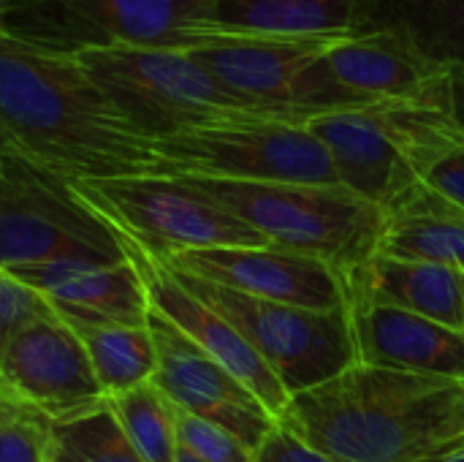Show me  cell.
Instances as JSON below:
<instances>
[{
    "mask_svg": "<svg viewBox=\"0 0 464 462\" xmlns=\"http://www.w3.org/2000/svg\"><path fill=\"white\" fill-rule=\"evenodd\" d=\"M0 158L68 182L158 177L152 142L136 133L79 57L0 33Z\"/></svg>",
    "mask_w": 464,
    "mask_h": 462,
    "instance_id": "6da1fadb",
    "label": "cell"
},
{
    "mask_svg": "<svg viewBox=\"0 0 464 462\" xmlns=\"http://www.w3.org/2000/svg\"><path fill=\"white\" fill-rule=\"evenodd\" d=\"M280 422L334 462H430L464 444V381L353 362Z\"/></svg>",
    "mask_w": 464,
    "mask_h": 462,
    "instance_id": "7a4b0ae2",
    "label": "cell"
},
{
    "mask_svg": "<svg viewBox=\"0 0 464 462\" xmlns=\"http://www.w3.org/2000/svg\"><path fill=\"white\" fill-rule=\"evenodd\" d=\"M253 226L272 248L351 270L378 253L383 210L343 185L177 177Z\"/></svg>",
    "mask_w": 464,
    "mask_h": 462,
    "instance_id": "3957f363",
    "label": "cell"
},
{
    "mask_svg": "<svg viewBox=\"0 0 464 462\" xmlns=\"http://www.w3.org/2000/svg\"><path fill=\"white\" fill-rule=\"evenodd\" d=\"M76 57L125 123L150 142L239 117H275L228 93L190 52L98 49Z\"/></svg>",
    "mask_w": 464,
    "mask_h": 462,
    "instance_id": "277c9868",
    "label": "cell"
},
{
    "mask_svg": "<svg viewBox=\"0 0 464 462\" xmlns=\"http://www.w3.org/2000/svg\"><path fill=\"white\" fill-rule=\"evenodd\" d=\"M215 0H14L3 33L60 54L193 52L215 38Z\"/></svg>",
    "mask_w": 464,
    "mask_h": 462,
    "instance_id": "5b68a950",
    "label": "cell"
},
{
    "mask_svg": "<svg viewBox=\"0 0 464 462\" xmlns=\"http://www.w3.org/2000/svg\"><path fill=\"white\" fill-rule=\"evenodd\" d=\"M158 177L340 185L324 144L302 123L239 117L152 142Z\"/></svg>",
    "mask_w": 464,
    "mask_h": 462,
    "instance_id": "8992f818",
    "label": "cell"
},
{
    "mask_svg": "<svg viewBox=\"0 0 464 462\" xmlns=\"http://www.w3.org/2000/svg\"><path fill=\"white\" fill-rule=\"evenodd\" d=\"M120 231L73 182L5 158L0 188V270L52 261H125Z\"/></svg>",
    "mask_w": 464,
    "mask_h": 462,
    "instance_id": "52a82bcc",
    "label": "cell"
},
{
    "mask_svg": "<svg viewBox=\"0 0 464 462\" xmlns=\"http://www.w3.org/2000/svg\"><path fill=\"white\" fill-rule=\"evenodd\" d=\"M171 272L193 297L218 310L242 332L291 398L340 376L356 362L348 308L310 310L280 305L193 278L174 267Z\"/></svg>",
    "mask_w": 464,
    "mask_h": 462,
    "instance_id": "ba28073f",
    "label": "cell"
},
{
    "mask_svg": "<svg viewBox=\"0 0 464 462\" xmlns=\"http://www.w3.org/2000/svg\"><path fill=\"white\" fill-rule=\"evenodd\" d=\"M76 193L120 234L158 259L185 251L264 248L253 226L177 177H122L73 182Z\"/></svg>",
    "mask_w": 464,
    "mask_h": 462,
    "instance_id": "9c48e42d",
    "label": "cell"
},
{
    "mask_svg": "<svg viewBox=\"0 0 464 462\" xmlns=\"http://www.w3.org/2000/svg\"><path fill=\"white\" fill-rule=\"evenodd\" d=\"M446 125L457 123L430 106L378 103L318 114L307 131L324 144L337 182L383 210L419 182V155Z\"/></svg>",
    "mask_w": 464,
    "mask_h": 462,
    "instance_id": "30bf717a",
    "label": "cell"
},
{
    "mask_svg": "<svg viewBox=\"0 0 464 462\" xmlns=\"http://www.w3.org/2000/svg\"><path fill=\"white\" fill-rule=\"evenodd\" d=\"M0 400L38 414L49 425L87 417L103 406V389L82 340L52 308L27 319L0 343Z\"/></svg>",
    "mask_w": 464,
    "mask_h": 462,
    "instance_id": "8fae6325",
    "label": "cell"
},
{
    "mask_svg": "<svg viewBox=\"0 0 464 462\" xmlns=\"http://www.w3.org/2000/svg\"><path fill=\"white\" fill-rule=\"evenodd\" d=\"M147 329L158 357V368L150 381L179 411L223 428L256 452L277 422L258 398L152 305L147 313Z\"/></svg>",
    "mask_w": 464,
    "mask_h": 462,
    "instance_id": "7c38bea8",
    "label": "cell"
},
{
    "mask_svg": "<svg viewBox=\"0 0 464 462\" xmlns=\"http://www.w3.org/2000/svg\"><path fill=\"white\" fill-rule=\"evenodd\" d=\"M120 237L125 245V256L136 264L144 280L150 305L160 316H166L177 329H182L220 368H226L245 389H250L258 398V403L280 422L291 406V395L283 389V384L277 381L272 368L258 357V351L242 338V332L218 310L193 297L163 259L152 256L130 237Z\"/></svg>",
    "mask_w": 464,
    "mask_h": 462,
    "instance_id": "4fadbf2b",
    "label": "cell"
},
{
    "mask_svg": "<svg viewBox=\"0 0 464 462\" xmlns=\"http://www.w3.org/2000/svg\"><path fill=\"white\" fill-rule=\"evenodd\" d=\"M163 261L193 278L280 305L340 310L348 302L343 270L332 267L329 261L272 245L185 251Z\"/></svg>",
    "mask_w": 464,
    "mask_h": 462,
    "instance_id": "5bb4252c",
    "label": "cell"
},
{
    "mask_svg": "<svg viewBox=\"0 0 464 462\" xmlns=\"http://www.w3.org/2000/svg\"><path fill=\"white\" fill-rule=\"evenodd\" d=\"M345 300L356 365L464 381V332L400 308Z\"/></svg>",
    "mask_w": 464,
    "mask_h": 462,
    "instance_id": "9a60e30c",
    "label": "cell"
},
{
    "mask_svg": "<svg viewBox=\"0 0 464 462\" xmlns=\"http://www.w3.org/2000/svg\"><path fill=\"white\" fill-rule=\"evenodd\" d=\"M326 60L337 82L372 106L419 103L451 117L446 71L392 33H356Z\"/></svg>",
    "mask_w": 464,
    "mask_h": 462,
    "instance_id": "2e32d148",
    "label": "cell"
},
{
    "mask_svg": "<svg viewBox=\"0 0 464 462\" xmlns=\"http://www.w3.org/2000/svg\"><path fill=\"white\" fill-rule=\"evenodd\" d=\"M35 291L57 316L71 321H114L144 327L150 300L130 259L125 261H52L5 270Z\"/></svg>",
    "mask_w": 464,
    "mask_h": 462,
    "instance_id": "e0dca14e",
    "label": "cell"
},
{
    "mask_svg": "<svg viewBox=\"0 0 464 462\" xmlns=\"http://www.w3.org/2000/svg\"><path fill=\"white\" fill-rule=\"evenodd\" d=\"M392 33L449 76V109L464 131V0H359L356 33Z\"/></svg>",
    "mask_w": 464,
    "mask_h": 462,
    "instance_id": "ac0fdd59",
    "label": "cell"
},
{
    "mask_svg": "<svg viewBox=\"0 0 464 462\" xmlns=\"http://www.w3.org/2000/svg\"><path fill=\"white\" fill-rule=\"evenodd\" d=\"M345 275V297L400 308L464 332L462 272L443 264L402 261L372 253Z\"/></svg>",
    "mask_w": 464,
    "mask_h": 462,
    "instance_id": "d6986e66",
    "label": "cell"
},
{
    "mask_svg": "<svg viewBox=\"0 0 464 462\" xmlns=\"http://www.w3.org/2000/svg\"><path fill=\"white\" fill-rule=\"evenodd\" d=\"M378 253L464 270V207L419 180L383 207Z\"/></svg>",
    "mask_w": 464,
    "mask_h": 462,
    "instance_id": "ffe728a7",
    "label": "cell"
},
{
    "mask_svg": "<svg viewBox=\"0 0 464 462\" xmlns=\"http://www.w3.org/2000/svg\"><path fill=\"white\" fill-rule=\"evenodd\" d=\"M359 0H215L218 30L269 38L353 35Z\"/></svg>",
    "mask_w": 464,
    "mask_h": 462,
    "instance_id": "44dd1931",
    "label": "cell"
},
{
    "mask_svg": "<svg viewBox=\"0 0 464 462\" xmlns=\"http://www.w3.org/2000/svg\"><path fill=\"white\" fill-rule=\"evenodd\" d=\"M65 321L82 340L98 387L103 389V398L120 395L152 378L158 357L147 324L133 327L114 321Z\"/></svg>",
    "mask_w": 464,
    "mask_h": 462,
    "instance_id": "7402d4cb",
    "label": "cell"
},
{
    "mask_svg": "<svg viewBox=\"0 0 464 462\" xmlns=\"http://www.w3.org/2000/svg\"><path fill=\"white\" fill-rule=\"evenodd\" d=\"M103 406L120 425L128 444L144 462L177 460V408L152 384H139L120 395L103 398Z\"/></svg>",
    "mask_w": 464,
    "mask_h": 462,
    "instance_id": "603a6c76",
    "label": "cell"
},
{
    "mask_svg": "<svg viewBox=\"0 0 464 462\" xmlns=\"http://www.w3.org/2000/svg\"><path fill=\"white\" fill-rule=\"evenodd\" d=\"M49 462H144L122 436L106 406L98 411L52 425Z\"/></svg>",
    "mask_w": 464,
    "mask_h": 462,
    "instance_id": "cb8c5ba5",
    "label": "cell"
},
{
    "mask_svg": "<svg viewBox=\"0 0 464 462\" xmlns=\"http://www.w3.org/2000/svg\"><path fill=\"white\" fill-rule=\"evenodd\" d=\"M52 425L38 414L0 400V462H49Z\"/></svg>",
    "mask_w": 464,
    "mask_h": 462,
    "instance_id": "d4e9b609",
    "label": "cell"
},
{
    "mask_svg": "<svg viewBox=\"0 0 464 462\" xmlns=\"http://www.w3.org/2000/svg\"><path fill=\"white\" fill-rule=\"evenodd\" d=\"M419 177L464 207V131L446 128L421 155Z\"/></svg>",
    "mask_w": 464,
    "mask_h": 462,
    "instance_id": "484cf974",
    "label": "cell"
},
{
    "mask_svg": "<svg viewBox=\"0 0 464 462\" xmlns=\"http://www.w3.org/2000/svg\"><path fill=\"white\" fill-rule=\"evenodd\" d=\"M177 441L182 449L193 452L204 462H253V449H247L237 436L179 408H177Z\"/></svg>",
    "mask_w": 464,
    "mask_h": 462,
    "instance_id": "4316f807",
    "label": "cell"
},
{
    "mask_svg": "<svg viewBox=\"0 0 464 462\" xmlns=\"http://www.w3.org/2000/svg\"><path fill=\"white\" fill-rule=\"evenodd\" d=\"M49 305L35 291H30L27 286L14 280L5 270H0V343L16 327H22L27 319L38 316Z\"/></svg>",
    "mask_w": 464,
    "mask_h": 462,
    "instance_id": "83f0119b",
    "label": "cell"
},
{
    "mask_svg": "<svg viewBox=\"0 0 464 462\" xmlns=\"http://www.w3.org/2000/svg\"><path fill=\"white\" fill-rule=\"evenodd\" d=\"M253 462H334L310 447L294 428L285 422H275L269 436L261 441V447L253 452Z\"/></svg>",
    "mask_w": 464,
    "mask_h": 462,
    "instance_id": "f1b7e54d",
    "label": "cell"
},
{
    "mask_svg": "<svg viewBox=\"0 0 464 462\" xmlns=\"http://www.w3.org/2000/svg\"><path fill=\"white\" fill-rule=\"evenodd\" d=\"M430 462H464V447L454 449V452H449V455H440V457H435V460H430Z\"/></svg>",
    "mask_w": 464,
    "mask_h": 462,
    "instance_id": "f546056e",
    "label": "cell"
},
{
    "mask_svg": "<svg viewBox=\"0 0 464 462\" xmlns=\"http://www.w3.org/2000/svg\"><path fill=\"white\" fill-rule=\"evenodd\" d=\"M174 462H204V460H198L193 452H188V449H182V447H179V449H177V460Z\"/></svg>",
    "mask_w": 464,
    "mask_h": 462,
    "instance_id": "4dcf8cb0",
    "label": "cell"
},
{
    "mask_svg": "<svg viewBox=\"0 0 464 462\" xmlns=\"http://www.w3.org/2000/svg\"><path fill=\"white\" fill-rule=\"evenodd\" d=\"M11 3H14V0H0V33H3V25H5V14H8Z\"/></svg>",
    "mask_w": 464,
    "mask_h": 462,
    "instance_id": "1f68e13d",
    "label": "cell"
},
{
    "mask_svg": "<svg viewBox=\"0 0 464 462\" xmlns=\"http://www.w3.org/2000/svg\"><path fill=\"white\" fill-rule=\"evenodd\" d=\"M462 289H464V270H462Z\"/></svg>",
    "mask_w": 464,
    "mask_h": 462,
    "instance_id": "d6a6232c",
    "label": "cell"
},
{
    "mask_svg": "<svg viewBox=\"0 0 464 462\" xmlns=\"http://www.w3.org/2000/svg\"><path fill=\"white\" fill-rule=\"evenodd\" d=\"M462 447H464V444H462Z\"/></svg>",
    "mask_w": 464,
    "mask_h": 462,
    "instance_id": "836d02e7",
    "label": "cell"
}]
</instances>
